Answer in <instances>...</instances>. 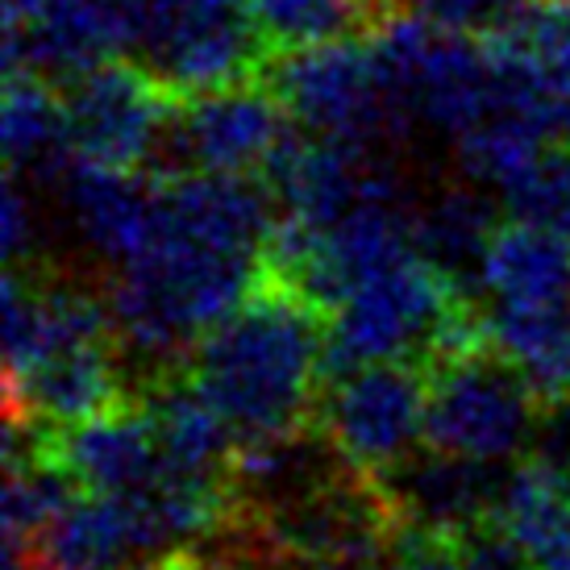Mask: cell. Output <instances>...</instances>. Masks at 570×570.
Segmentation results:
<instances>
[{
  "label": "cell",
  "mask_w": 570,
  "mask_h": 570,
  "mask_svg": "<svg viewBox=\"0 0 570 570\" xmlns=\"http://www.w3.org/2000/svg\"><path fill=\"white\" fill-rule=\"evenodd\" d=\"M4 167L17 179H42L50 184L71 159V138H67V109L59 83L13 71L4 83Z\"/></svg>",
  "instance_id": "16"
},
{
  "label": "cell",
  "mask_w": 570,
  "mask_h": 570,
  "mask_svg": "<svg viewBox=\"0 0 570 570\" xmlns=\"http://www.w3.org/2000/svg\"><path fill=\"white\" fill-rule=\"evenodd\" d=\"M524 4L529 0H383V9L416 13L425 17V21H433V26L475 33V38H491L495 30H504Z\"/></svg>",
  "instance_id": "21"
},
{
  "label": "cell",
  "mask_w": 570,
  "mask_h": 570,
  "mask_svg": "<svg viewBox=\"0 0 570 570\" xmlns=\"http://www.w3.org/2000/svg\"><path fill=\"white\" fill-rule=\"evenodd\" d=\"M330 375V317L301 287L263 271L250 296L188 354V380L222 412L238 445L317 421Z\"/></svg>",
  "instance_id": "2"
},
{
  "label": "cell",
  "mask_w": 570,
  "mask_h": 570,
  "mask_svg": "<svg viewBox=\"0 0 570 570\" xmlns=\"http://www.w3.org/2000/svg\"><path fill=\"white\" fill-rule=\"evenodd\" d=\"M42 254V213L33 205V184L9 175L4 188V258L9 267H30Z\"/></svg>",
  "instance_id": "23"
},
{
  "label": "cell",
  "mask_w": 570,
  "mask_h": 570,
  "mask_svg": "<svg viewBox=\"0 0 570 570\" xmlns=\"http://www.w3.org/2000/svg\"><path fill=\"white\" fill-rule=\"evenodd\" d=\"M462 562H466V570H538V562L495 521L462 533Z\"/></svg>",
  "instance_id": "24"
},
{
  "label": "cell",
  "mask_w": 570,
  "mask_h": 570,
  "mask_svg": "<svg viewBox=\"0 0 570 570\" xmlns=\"http://www.w3.org/2000/svg\"><path fill=\"white\" fill-rule=\"evenodd\" d=\"M425 445L475 462H508L533 442L541 400L483 330L425 363Z\"/></svg>",
  "instance_id": "4"
},
{
  "label": "cell",
  "mask_w": 570,
  "mask_h": 570,
  "mask_svg": "<svg viewBox=\"0 0 570 570\" xmlns=\"http://www.w3.org/2000/svg\"><path fill=\"white\" fill-rule=\"evenodd\" d=\"M50 459L76 479L80 491L100 495H138L159 488L167 479L159 429L146 404H117V409L88 416L67 429H33Z\"/></svg>",
  "instance_id": "11"
},
{
  "label": "cell",
  "mask_w": 570,
  "mask_h": 570,
  "mask_svg": "<svg viewBox=\"0 0 570 570\" xmlns=\"http://www.w3.org/2000/svg\"><path fill=\"white\" fill-rule=\"evenodd\" d=\"M129 570H217V562L200 558L196 550H171V554L146 558V562H138V567Z\"/></svg>",
  "instance_id": "25"
},
{
  "label": "cell",
  "mask_w": 570,
  "mask_h": 570,
  "mask_svg": "<svg viewBox=\"0 0 570 570\" xmlns=\"http://www.w3.org/2000/svg\"><path fill=\"white\" fill-rule=\"evenodd\" d=\"M479 296L491 308H541L570 301V246L550 229L512 217L488 246Z\"/></svg>",
  "instance_id": "15"
},
{
  "label": "cell",
  "mask_w": 570,
  "mask_h": 570,
  "mask_svg": "<svg viewBox=\"0 0 570 570\" xmlns=\"http://www.w3.org/2000/svg\"><path fill=\"white\" fill-rule=\"evenodd\" d=\"M296 121L267 80L234 83L222 92L184 96L175 105L167 150L175 171L267 175L296 138Z\"/></svg>",
  "instance_id": "9"
},
{
  "label": "cell",
  "mask_w": 570,
  "mask_h": 570,
  "mask_svg": "<svg viewBox=\"0 0 570 570\" xmlns=\"http://www.w3.org/2000/svg\"><path fill=\"white\" fill-rule=\"evenodd\" d=\"M504 200L512 217L541 225L570 246V142H558Z\"/></svg>",
  "instance_id": "20"
},
{
  "label": "cell",
  "mask_w": 570,
  "mask_h": 570,
  "mask_svg": "<svg viewBox=\"0 0 570 570\" xmlns=\"http://www.w3.org/2000/svg\"><path fill=\"white\" fill-rule=\"evenodd\" d=\"M246 4L271 55L371 30L387 13L383 0H246Z\"/></svg>",
  "instance_id": "19"
},
{
  "label": "cell",
  "mask_w": 570,
  "mask_h": 570,
  "mask_svg": "<svg viewBox=\"0 0 570 570\" xmlns=\"http://www.w3.org/2000/svg\"><path fill=\"white\" fill-rule=\"evenodd\" d=\"M562 142H570V105H567V126H562Z\"/></svg>",
  "instance_id": "29"
},
{
  "label": "cell",
  "mask_w": 570,
  "mask_h": 570,
  "mask_svg": "<svg viewBox=\"0 0 570 570\" xmlns=\"http://www.w3.org/2000/svg\"><path fill=\"white\" fill-rule=\"evenodd\" d=\"M50 188L63 205L71 234L105 267H126L155 234L163 175L67 159L63 171L50 179Z\"/></svg>",
  "instance_id": "10"
},
{
  "label": "cell",
  "mask_w": 570,
  "mask_h": 570,
  "mask_svg": "<svg viewBox=\"0 0 570 570\" xmlns=\"http://www.w3.org/2000/svg\"><path fill=\"white\" fill-rule=\"evenodd\" d=\"M500 213L491 205V191L479 184H445L412 200V242L445 279L475 296L479 271L488 258V246L500 229Z\"/></svg>",
  "instance_id": "14"
},
{
  "label": "cell",
  "mask_w": 570,
  "mask_h": 570,
  "mask_svg": "<svg viewBox=\"0 0 570 570\" xmlns=\"http://www.w3.org/2000/svg\"><path fill=\"white\" fill-rule=\"evenodd\" d=\"M483 42L541 92L570 105V0H529Z\"/></svg>",
  "instance_id": "18"
},
{
  "label": "cell",
  "mask_w": 570,
  "mask_h": 570,
  "mask_svg": "<svg viewBox=\"0 0 570 570\" xmlns=\"http://www.w3.org/2000/svg\"><path fill=\"white\" fill-rule=\"evenodd\" d=\"M375 570H466L462 533H438L421 524H400Z\"/></svg>",
  "instance_id": "22"
},
{
  "label": "cell",
  "mask_w": 570,
  "mask_h": 570,
  "mask_svg": "<svg viewBox=\"0 0 570 570\" xmlns=\"http://www.w3.org/2000/svg\"><path fill=\"white\" fill-rule=\"evenodd\" d=\"M504 471L495 462H475L425 445L380 488L392 500L400 524H421L438 533H471L495 517Z\"/></svg>",
  "instance_id": "13"
},
{
  "label": "cell",
  "mask_w": 570,
  "mask_h": 570,
  "mask_svg": "<svg viewBox=\"0 0 570 570\" xmlns=\"http://www.w3.org/2000/svg\"><path fill=\"white\" fill-rule=\"evenodd\" d=\"M554 570H570V554L567 558H562V562H558V567Z\"/></svg>",
  "instance_id": "30"
},
{
  "label": "cell",
  "mask_w": 570,
  "mask_h": 570,
  "mask_svg": "<svg viewBox=\"0 0 570 570\" xmlns=\"http://www.w3.org/2000/svg\"><path fill=\"white\" fill-rule=\"evenodd\" d=\"M296 570H375V562H301Z\"/></svg>",
  "instance_id": "27"
},
{
  "label": "cell",
  "mask_w": 570,
  "mask_h": 570,
  "mask_svg": "<svg viewBox=\"0 0 570 570\" xmlns=\"http://www.w3.org/2000/svg\"><path fill=\"white\" fill-rule=\"evenodd\" d=\"M4 380L9 421L30 429L80 425L126 404L109 301L42 263L9 267Z\"/></svg>",
  "instance_id": "3"
},
{
  "label": "cell",
  "mask_w": 570,
  "mask_h": 570,
  "mask_svg": "<svg viewBox=\"0 0 570 570\" xmlns=\"http://www.w3.org/2000/svg\"><path fill=\"white\" fill-rule=\"evenodd\" d=\"M0 4H4V33H9V30H21L30 17H38V9L47 0H0Z\"/></svg>",
  "instance_id": "26"
},
{
  "label": "cell",
  "mask_w": 570,
  "mask_h": 570,
  "mask_svg": "<svg viewBox=\"0 0 570 570\" xmlns=\"http://www.w3.org/2000/svg\"><path fill=\"white\" fill-rule=\"evenodd\" d=\"M263 80L284 100L287 117L313 138L396 150L412 129L383 83L371 38L346 33L313 47L275 50Z\"/></svg>",
  "instance_id": "6"
},
{
  "label": "cell",
  "mask_w": 570,
  "mask_h": 570,
  "mask_svg": "<svg viewBox=\"0 0 570 570\" xmlns=\"http://www.w3.org/2000/svg\"><path fill=\"white\" fill-rule=\"evenodd\" d=\"M129 55L179 100L263 80L271 47L246 0H126Z\"/></svg>",
  "instance_id": "5"
},
{
  "label": "cell",
  "mask_w": 570,
  "mask_h": 570,
  "mask_svg": "<svg viewBox=\"0 0 570 570\" xmlns=\"http://www.w3.org/2000/svg\"><path fill=\"white\" fill-rule=\"evenodd\" d=\"M126 55V0H47L21 30L4 33V76L30 71L59 88Z\"/></svg>",
  "instance_id": "12"
},
{
  "label": "cell",
  "mask_w": 570,
  "mask_h": 570,
  "mask_svg": "<svg viewBox=\"0 0 570 570\" xmlns=\"http://www.w3.org/2000/svg\"><path fill=\"white\" fill-rule=\"evenodd\" d=\"M217 570H246L242 562H217Z\"/></svg>",
  "instance_id": "28"
},
{
  "label": "cell",
  "mask_w": 570,
  "mask_h": 570,
  "mask_svg": "<svg viewBox=\"0 0 570 570\" xmlns=\"http://www.w3.org/2000/svg\"><path fill=\"white\" fill-rule=\"evenodd\" d=\"M491 521L538 562V570H554L570 554V483L538 459H524L508 471Z\"/></svg>",
  "instance_id": "17"
},
{
  "label": "cell",
  "mask_w": 570,
  "mask_h": 570,
  "mask_svg": "<svg viewBox=\"0 0 570 570\" xmlns=\"http://www.w3.org/2000/svg\"><path fill=\"white\" fill-rule=\"evenodd\" d=\"M279 205L267 175H163L155 234L109 279V313L121 350L150 380L179 371L196 342L229 317L267 271Z\"/></svg>",
  "instance_id": "1"
},
{
  "label": "cell",
  "mask_w": 570,
  "mask_h": 570,
  "mask_svg": "<svg viewBox=\"0 0 570 570\" xmlns=\"http://www.w3.org/2000/svg\"><path fill=\"white\" fill-rule=\"evenodd\" d=\"M175 105L179 96L171 88H163L142 63L126 59L63 83L71 159L146 171L167 150Z\"/></svg>",
  "instance_id": "8"
},
{
  "label": "cell",
  "mask_w": 570,
  "mask_h": 570,
  "mask_svg": "<svg viewBox=\"0 0 570 570\" xmlns=\"http://www.w3.org/2000/svg\"><path fill=\"white\" fill-rule=\"evenodd\" d=\"M425 363H371L337 371L317 404V429L354 475L383 483L425 450Z\"/></svg>",
  "instance_id": "7"
}]
</instances>
